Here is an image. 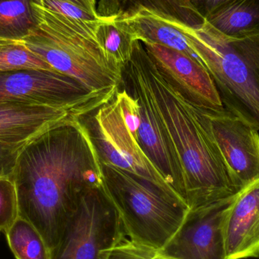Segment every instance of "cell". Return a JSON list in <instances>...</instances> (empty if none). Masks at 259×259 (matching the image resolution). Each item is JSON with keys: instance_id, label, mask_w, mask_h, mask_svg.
<instances>
[{"instance_id": "obj_10", "label": "cell", "mask_w": 259, "mask_h": 259, "mask_svg": "<svg viewBox=\"0 0 259 259\" xmlns=\"http://www.w3.org/2000/svg\"><path fill=\"white\" fill-rule=\"evenodd\" d=\"M234 196L190 210L158 252L169 259H227V218Z\"/></svg>"}, {"instance_id": "obj_3", "label": "cell", "mask_w": 259, "mask_h": 259, "mask_svg": "<svg viewBox=\"0 0 259 259\" xmlns=\"http://www.w3.org/2000/svg\"><path fill=\"white\" fill-rule=\"evenodd\" d=\"M39 26L21 39L53 69L95 92L119 91L122 71L112 66L97 42L99 21H79L35 2Z\"/></svg>"}, {"instance_id": "obj_26", "label": "cell", "mask_w": 259, "mask_h": 259, "mask_svg": "<svg viewBox=\"0 0 259 259\" xmlns=\"http://www.w3.org/2000/svg\"><path fill=\"white\" fill-rule=\"evenodd\" d=\"M127 0H100L97 9L101 18H113L121 15L125 9Z\"/></svg>"}, {"instance_id": "obj_25", "label": "cell", "mask_w": 259, "mask_h": 259, "mask_svg": "<svg viewBox=\"0 0 259 259\" xmlns=\"http://www.w3.org/2000/svg\"><path fill=\"white\" fill-rule=\"evenodd\" d=\"M22 149L0 142V176L12 175L17 158Z\"/></svg>"}, {"instance_id": "obj_19", "label": "cell", "mask_w": 259, "mask_h": 259, "mask_svg": "<svg viewBox=\"0 0 259 259\" xmlns=\"http://www.w3.org/2000/svg\"><path fill=\"white\" fill-rule=\"evenodd\" d=\"M5 234L16 259H52L51 250L39 231L20 214Z\"/></svg>"}, {"instance_id": "obj_5", "label": "cell", "mask_w": 259, "mask_h": 259, "mask_svg": "<svg viewBox=\"0 0 259 259\" xmlns=\"http://www.w3.org/2000/svg\"><path fill=\"white\" fill-rule=\"evenodd\" d=\"M103 190L118 211L130 240L159 250L173 237L190 208L175 193L102 161Z\"/></svg>"}, {"instance_id": "obj_2", "label": "cell", "mask_w": 259, "mask_h": 259, "mask_svg": "<svg viewBox=\"0 0 259 259\" xmlns=\"http://www.w3.org/2000/svg\"><path fill=\"white\" fill-rule=\"evenodd\" d=\"M144 63L184 175V196L190 210L232 197L238 189L213 141L202 109L186 100L163 77L145 49Z\"/></svg>"}, {"instance_id": "obj_4", "label": "cell", "mask_w": 259, "mask_h": 259, "mask_svg": "<svg viewBox=\"0 0 259 259\" xmlns=\"http://www.w3.org/2000/svg\"><path fill=\"white\" fill-rule=\"evenodd\" d=\"M183 32L211 75L224 107L259 131V36L228 37L205 21Z\"/></svg>"}, {"instance_id": "obj_27", "label": "cell", "mask_w": 259, "mask_h": 259, "mask_svg": "<svg viewBox=\"0 0 259 259\" xmlns=\"http://www.w3.org/2000/svg\"><path fill=\"white\" fill-rule=\"evenodd\" d=\"M199 16L205 19L214 9L228 0H182Z\"/></svg>"}, {"instance_id": "obj_24", "label": "cell", "mask_w": 259, "mask_h": 259, "mask_svg": "<svg viewBox=\"0 0 259 259\" xmlns=\"http://www.w3.org/2000/svg\"><path fill=\"white\" fill-rule=\"evenodd\" d=\"M39 4L49 10L74 20L93 21L103 18L66 0H39Z\"/></svg>"}, {"instance_id": "obj_21", "label": "cell", "mask_w": 259, "mask_h": 259, "mask_svg": "<svg viewBox=\"0 0 259 259\" xmlns=\"http://www.w3.org/2000/svg\"><path fill=\"white\" fill-rule=\"evenodd\" d=\"M138 7L144 8L170 20L181 30L184 26L195 28L205 22L204 18L182 0H127L124 10Z\"/></svg>"}, {"instance_id": "obj_20", "label": "cell", "mask_w": 259, "mask_h": 259, "mask_svg": "<svg viewBox=\"0 0 259 259\" xmlns=\"http://www.w3.org/2000/svg\"><path fill=\"white\" fill-rule=\"evenodd\" d=\"M25 70L58 72L27 48L22 41L0 39V73Z\"/></svg>"}, {"instance_id": "obj_8", "label": "cell", "mask_w": 259, "mask_h": 259, "mask_svg": "<svg viewBox=\"0 0 259 259\" xmlns=\"http://www.w3.org/2000/svg\"><path fill=\"white\" fill-rule=\"evenodd\" d=\"M83 121L101 161L144 178L180 196L130 131L117 94L112 101L83 118Z\"/></svg>"}, {"instance_id": "obj_12", "label": "cell", "mask_w": 259, "mask_h": 259, "mask_svg": "<svg viewBox=\"0 0 259 259\" xmlns=\"http://www.w3.org/2000/svg\"><path fill=\"white\" fill-rule=\"evenodd\" d=\"M111 101L103 99L71 107L1 103L0 142L24 149L44 133L66 123L83 120Z\"/></svg>"}, {"instance_id": "obj_13", "label": "cell", "mask_w": 259, "mask_h": 259, "mask_svg": "<svg viewBox=\"0 0 259 259\" xmlns=\"http://www.w3.org/2000/svg\"><path fill=\"white\" fill-rule=\"evenodd\" d=\"M143 44L163 77L186 100L204 110L225 109L211 75L199 60L159 44Z\"/></svg>"}, {"instance_id": "obj_23", "label": "cell", "mask_w": 259, "mask_h": 259, "mask_svg": "<svg viewBox=\"0 0 259 259\" xmlns=\"http://www.w3.org/2000/svg\"><path fill=\"white\" fill-rule=\"evenodd\" d=\"M100 259H169L158 250L134 243L124 238L116 246L100 252Z\"/></svg>"}, {"instance_id": "obj_22", "label": "cell", "mask_w": 259, "mask_h": 259, "mask_svg": "<svg viewBox=\"0 0 259 259\" xmlns=\"http://www.w3.org/2000/svg\"><path fill=\"white\" fill-rule=\"evenodd\" d=\"M18 216V192L12 175L0 176V232H6Z\"/></svg>"}, {"instance_id": "obj_7", "label": "cell", "mask_w": 259, "mask_h": 259, "mask_svg": "<svg viewBox=\"0 0 259 259\" xmlns=\"http://www.w3.org/2000/svg\"><path fill=\"white\" fill-rule=\"evenodd\" d=\"M126 237L121 218L103 185L81 196L52 259H100L101 251Z\"/></svg>"}, {"instance_id": "obj_11", "label": "cell", "mask_w": 259, "mask_h": 259, "mask_svg": "<svg viewBox=\"0 0 259 259\" xmlns=\"http://www.w3.org/2000/svg\"><path fill=\"white\" fill-rule=\"evenodd\" d=\"M202 111L231 181L240 190L259 177V131L225 108Z\"/></svg>"}, {"instance_id": "obj_9", "label": "cell", "mask_w": 259, "mask_h": 259, "mask_svg": "<svg viewBox=\"0 0 259 259\" xmlns=\"http://www.w3.org/2000/svg\"><path fill=\"white\" fill-rule=\"evenodd\" d=\"M118 92L91 91L74 79L54 71L25 70L0 73V104L71 107L103 99L112 100Z\"/></svg>"}, {"instance_id": "obj_17", "label": "cell", "mask_w": 259, "mask_h": 259, "mask_svg": "<svg viewBox=\"0 0 259 259\" xmlns=\"http://www.w3.org/2000/svg\"><path fill=\"white\" fill-rule=\"evenodd\" d=\"M0 0V39H21L39 26L35 2Z\"/></svg>"}, {"instance_id": "obj_15", "label": "cell", "mask_w": 259, "mask_h": 259, "mask_svg": "<svg viewBox=\"0 0 259 259\" xmlns=\"http://www.w3.org/2000/svg\"><path fill=\"white\" fill-rule=\"evenodd\" d=\"M115 19L135 41L159 44L199 60L185 34L164 17L138 7L125 9Z\"/></svg>"}, {"instance_id": "obj_18", "label": "cell", "mask_w": 259, "mask_h": 259, "mask_svg": "<svg viewBox=\"0 0 259 259\" xmlns=\"http://www.w3.org/2000/svg\"><path fill=\"white\" fill-rule=\"evenodd\" d=\"M115 18H103L100 20L96 28V36L108 62L122 71L132 56L135 40Z\"/></svg>"}, {"instance_id": "obj_14", "label": "cell", "mask_w": 259, "mask_h": 259, "mask_svg": "<svg viewBox=\"0 0 259 259\" xmlns=\"http://www.w3.org/2000/svg\"><path fill=\"white\" fill-rule=\"evenodd\" d=\"M227 259L259 258V177L234 196L226 222Z\"/></svg>"}, {"instance_id": "obj_28", "label": "cell", "mask_w": 259, "mask_h": 259, "mask_svg": "<svg viewBox=\"0 0 259 259\" xmlns=\"http://www.w3.org/2000/svg\"><path fill=\"white\" fill-rule=\"evenodd\" d=\"M91 13L97 14L96 0H66Z\"/></svg>"}, {"instance_id": "obj_1", "label": "cell", "mask_w": 259, "mask_h": 259, "mask_svg": "<svg viewBox=\"0 0 259 259\" xmlns=\"http://www.w3.org/2000/svg\"><path fill=\"white\" fill-rule=\"evenodd\" d=\"M12 175L20 215L36 227L52 252L81 196L104 183L101 159L83 119L50 130L27 145Z\"/></svg>"}, {"instance_id": "obj_16", "label": "cell", "mask_w": 259, "mask_h": 259, "mask_svg": "<svg viewBox=\"0 0 259 259\" xmlns=\"http://www.w3.org/2000/svg\"><path fill=\"white\" fill-rule=\"evenodd\" d=\"M205 21L225 36L244 39L259 36V0H228Z\"/></svg>"}, {"instance_id": "obj_6", "label": "cell", "mask_w": 259, "mask_h": 259, "mask_svg": "<svg viewBox=\"0 0 259 259\" xmlns=\"http://www.w3.org/2000/svg\"><path fill=\"white\" fill-rule=\"evenodd\" d=\"M144 53L143 42L135 41L131 59L122 68L121 88L138 103L136 138L140 146L184 201L182 164L151 86L145 67Z\"/></svg>"}]
</instances>
